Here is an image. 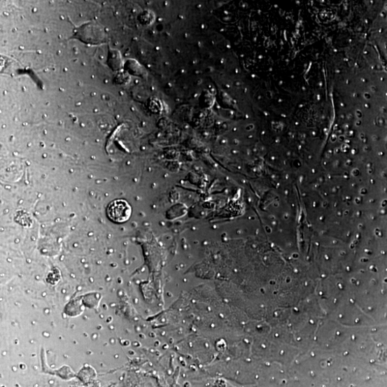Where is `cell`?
Here are the masks:
<instances>
[{"instance_id": "1", "label": "cell", "mask_w": 387, "mask_h": 387, "mask_svg": "<svg viewBox=\"0 0 387 387\" xmlns=\"http://www.w3.org/2000/svg\"><path fill=\"white\" fill-rule=\"evenodd\" d=\"M107 213L109 218L113 222L122 223L129 219L132 215V208L127 201L117 199L110 204Z\"/></svg>"}]
</instances>
